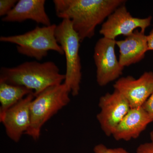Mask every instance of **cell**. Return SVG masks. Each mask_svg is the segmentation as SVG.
<instances>
[{
    "label": "cell",
    "mask_w": 153,
    "mask_h": 153,
    "mask_svg": "<svg viewBox=\"0 0 153 153\" xmlns=\"http://www.w3.org/2000/svg\"><path fill=\"white\" fill-rule=\"evenodd\" d=\"M125 0H54L58 18L68 19L81 43L95 35L96 27L103 23Z\"/></svg>",
    "instance_id": "6da1fadb"
},
{
    "label": "cell",
    "mask_w": 153,
    "mask_h": 153,
    "mask_svg": "<svg viewBox=\"0 0 153 153\" xmlns=\"http://www.w3.org/2000/svg\"><path fill=\"white\" fill-rule=\"evenodd\" d=\"M65 79V74L52 61H28L0 70V82L27 88L34 91L35 97L47 88L62 84Z\"/></svg>",
    "instance_id": "7a4b0ae2"
},
{
    "label": "cell",
    "mask_w": 153,
    "mask_h": 153,
    "mask_svg": "<svg viewBox=\"0 0 153 153\" xmlns=\"http://www.w3.org/2000/svg\"><path fill=\"white\" fill-rule=\"evenodd\" d=\"M70 91L64 83L47 88L30 103L31 124L25 134L37 140L43 126L70 102Z\"/></svg>",
    "instance_id": "3957f363"
},
{
    "label": "cell",
    "mask_w": 153,
    "mask_h": 153,
    "mask_svg": "<svg viewBox=\"0 0 153 153\" xmlns=\"http://www.w3.org/2000/svg\"><path fill=\"white\" fill-rule=\"evenodd\" d=\"M57 25L40 27L22 34L15 36H2L0 41L4 43L16 44L19 54L41 61L47 57L48 52L54 51L64 55L62 47L57 43L55 36Z\"/></svg>",
    "instance_id": "277c9868"
},
{
    "label": "cell",
    "mask_w": 153,
    "mask_h": 153,
    "mask_svg": "<svg viewBox=\"0 0 153 153\" xmlns=\"http://www.w3.org/2000/svg\"><path fill=\"white\" fill-rule=\"evenodd\" d=\"M55 36L57 43L63 49L66 60V72L63 83L71 95L79 94L82 79L81 64L79 54L80 39L72 27L71 21L63 19L57 25Z\"/></svg>",
    "instance_id": "5b68a950"
},
{
    "label": "cell",
    "mask_w": 153,
    "mask_h": 153,
    "mask_svg": "<svg viewBox=\"0 0 153 153\" xmlns=\"http://www.w3.org/2000/svg\"><path fill=\"white\" fill-rule=\"evenodd\" d=\"M116 41L103 37L94 46L93 58L97 82L102 87L119 79L123 73L124 67L120 65L115 52Z\"/></svg>",
    "instance_id": "8992f818"
},
{
    "label": "cell",
    "mask_w": 153,
    "mask_h": 153,
    "mask_svg": "<svg viewBox=\"0 0 153 153\" xmlns=\"http://www.w3.org/2000/svg\"><path fill=\"white\" fill-rule=\"evenodd\" d=\"M152 17L141 18L134 17L128 11L125 4L118 7L102 23L99 33L104 38L115 40L118 36L127 37L138 28L145 33L151 25Z\"/></svg>",
    "instance_id": "52a82bcc"
},
{
    "label": "cell",
    "mask_w": 153,
    "mask_h": 153,
    "mask_svg": "<svg viewBox=\"0 0 153 153\" xmlns=\"http://www.w3.org/2000/svg\"><path fill=\"white\" fill-rule=\"evenodd\" d=\"M98 104L100 111L97 119L105 135L110 136L131 108L123 95L115 90L101 96Z\"/></svg>",
    "instance_id": "ba28073f"
},
{
    "label": "cell",
    "mask_w": 153,
    "mask_h": 153,
    "mask_svg": "<svg viewBox=\"0 0 153 153\" xmlns=\"http://www.w3.org/2000/svg\"><path fill=\"white\" fill-rule=\"evenodd\" d=\"M113 87L127 100L131 108L141 107L153 93V72L146 71L137 79L131 76L120 77Z\"/></svg>",
    "instance_id": "9c48e42d"
},
{
    "label": "cell",
    "mask_w": 153,
    "mask_h": 153,
    "mask_svg": "<svg viewBox=\"0 0 153 153\" xmlns=\"http://www.w3.org/2000/svg\"><path fill=\"white\" fill-rule=\"evenodd\" d=\"M35 97L34 94H29L0 116L7 136L15 142H19L30 128V103Z\"/></svg>",
    "instance_id": "30bf717a"
},
{
    "label": "cell",
    "mask_w": 153,
    "mask_h": 153,
    "mask_svg": "<svg viewBox=\"0 0 153 153\" xmlns=\"http://www.w3.org/2000/svg\"><path fill=\"white\" fill-rule=\"evenodd\" d=\"M152 122V118L142 106L131 108L118 125L112 136L117 141L135 139Z\"/></svg>",
    "instance_id": "8fae6325"
},
{
    "label": "cell",
    "mask_w": 153,
    "mask_h": 153,
    "mask_svg": "<svg viewBox=\"0 0 153 153\" xmlns=\"http://www.w3.org/2000/svg\"><path fill=\"white\" fill-rule=\"evenodd\" d=\"M45 0H19L2 21L21 23L30 20L44 26H50L52 24L45 10Z\"/></svg>",
    "instance_id": "7c38bea8"
},
{
    "label": "cell",
    "mask_w": 153,
    "mask_h": 153,
    "mask_svg": "<svg viewBox=\"0 0 153 153\" xmlns=\"http://www.w3.org/2000/svg\"><path fill=\"white\" fill-rule=\"evenodd\" d=\"M116 44L119 49V61L124 67L139 63L149 51L147 36L137 30L124 40L116 41Z\"/></svg>",
    "instance_id": "4fadbf2b"
},
{
    "label": "cell",
    "mask_w": 153,
    "mask_h": 153,
    "mask_svg": "<svg viewBox=\"0 0 153 153\" xmlns=\"http://www.w3.org/2000/svg\"><path fill=\"white\" fill-rule=\"evenodd\" d=\"M30 94L34 92L27 88L0 82V116Z\"/></svg>",
    "instance_id": "5bb4252c"
},
{
    "label": "cell",
    "mask_w": 153,
    "mask_h": 153,
    "mask_svg": "<svg viewBox=\"0 0 153 153\" xmlns=\"http://www.w3.org/2000/svg\"><path fill=\"white\" fill-rule=\"evenodd\" d=\"M93 152L94 153H130L123 148H109L102 144L96 145Z\"/></svg>",
    "instance_id": "9a60e30c"
},
{
    "label": "cell",
    "mask_w": 153,
    "mask_h": 153,
    "mask_svg": "<svg viewBox=\"0 0 153 153\" xmlns=\"http://www.w3.org/2000/svg\"><path fill=\"white\" fill-rule=\"evenodd\" d=\"M18 1L16 0H1L0 1V16H5L13 8Z\"/></svg>",
    "instance_id": "2e32d148"
},
{
    "label": "cell",
    "mask_w": 153,
    "mask_h": 153,
    "mask_svg": "<svg viewBox=\"0 0 153 153\" xmlns=\"http://www.w3.org/2000/svg\"><path fill=\"white\" fill-rule=\"evenodd\" d=\"M136 153H153V143L151 142L140 145L137 148Z\"/></svg>",
    "instance_id": "e0dca14e"
},
{
    "label": "cell",
    "mask_w": 153,
    "mask_h": 153,
    "mask_svg": "<svg viewBox=\"0 0 153 153\" xmlns=\"http://www.w3.org/2000/svg\"><path fill=\"white\" fill-rule=\"evenodd\" d=\"M142 107L153 119V93Z\"/></svg>",
    "instance_id": "ac0fdd59"
},
{
    "label": "cell",
    "mask_w": 153,
    "mask_h": 153,
    "mask_svg": "<svg viewBox=\"0 0 153 153\" xmlns=\"http://www.w3.org/2000/svg\"><path fill=\"white\" fill-rule=\"evenodd\" d=\"M147 36L148 50L153 51V28Z\"/></svg>",
    "instance_id": "d6986e66"
},
{
    "label": "cell",
    "mask_w": 153,
    "mask_h": 153,
    "mask_svg": "<svg viewBox=\"0 0 153 153\" xmlns=\"http://www.w3.org/2000/svg\"><path fill=\"white\" fill-rule=\"evenodd\" d=\"M150 136L151 142L153 143V130L151 132L150 134Z\"/></svg>",
    "instance_id": "ffe728a7"
}]
</instances>
